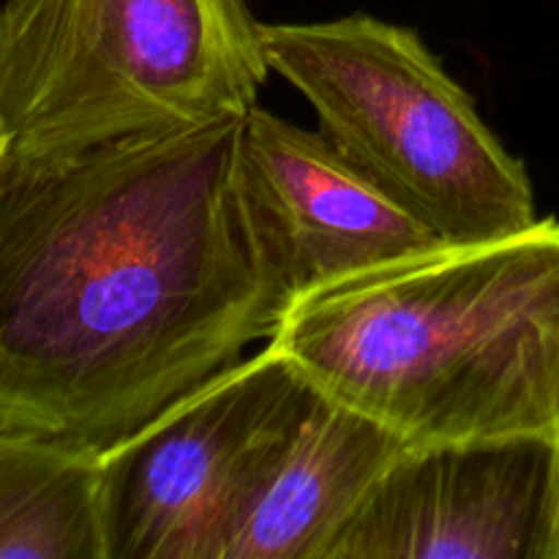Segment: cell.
Wrapping results in <instances>:
<instances>
[{
	"instance_id": "3",
	"label": "cell",
	"mask_w": 559,
	"mask_h": 559,
	"mask_svg": "<svg viewBox=\"0 0 559 559\" xmlns=\"http://www.w3.org/2000/svg\"><path fill=\"white\" fill-rule=\"evenodd\" d=\"M271 66L246 0H5L9 145L76 147L260 104Z\"/></svg>"
},
{
	"instance_id": "9",
	"label": "cell",
	"mask_w": 559,
	"mask_h": 559,
	"mask_svg": "<svg viewBox=\"0 0 559 559\" xmlns=\"http://www.w3.org/2000/svg\"><path fill=\"white\" fill-rule=\"evenodd\" d=\"M0 559H104L98 459L0 437Z\"/></svg>"
},
{
	"instance_id": "7",
	"label": "cell",
	"mask_w": 559,
	"mask_h": 559,
	"mask_svg": "<svg viewBox=\"0 0 559 559\" xmlns=\"http://www.w3.org/2000/svg\"><path fill=\"white\" fill-rule=\"evenodd\" d=\"M240 175L293 298L445 243L322 131L300 129L260 104L240 123Z\"/></svg>"
},
{
	"instance_id": "6",
	"label": "cell",
	"mask_w": 559,
	"mask_h": 559,
	"mask_svg": "<svg viewBox=\"0 0 559 559\" xmlns=\"http://www.w3.org/2000/svg\"><path fill=\"white\" fill-rule=\"evenodd\" d=\"M325 559H559V435L404 448Z\"/></svg>"
},
{
	"instance_id": "2",
	"label": "cell",
	"mask_w": 559,
	"mask_h": 559,
	"mask_svg": "<svg viewBox=\"0 0 559 559\" xmlns=\"http://www.w3.org/2000/svg\"><path fill=\"white\" fill-rule=\"evenodd\" d=\"M267 347L409 448L559 435V222L298 295Z\"/></svg>"
},
{
	"instance_id": "4",
	"label": "cell",
	"mask_w": 559,
	"mask_h": 559,
	"mask_svg": "<svg viewBox=\"0 0 559 559\" xmlns=\"http://www.w3.org/2000/svg\"><path fill=\"white\" fill-rule=\"evenodd\" d=\"M262 49L328 142L445 243L538 222L524 164L415 31L371 14L262 22Z\"/></svg>"
},
{
	"instance_id": "10",
	"label": "cell",
	"mask_w": 559,
	"mask_h": 559,
	"mask_svg": "<svg viewBox=\"0 0 559 559\" xmlns=\"http://www.w3.org/2000/svg\"><path fill=\"white\" fill-rule=\"evenodd\" d=\"M5 147H9V134H5L3 115H0V156H3V153H5Z\"/></svg>"
},
{
	"instance_id": "5",
	"label": "cell",
	"mask_w": 559,
	"mask_h": 559,
	"mask_svg": "<svg viewBox=\"0 0 559 559\" xmlns=\"http://www.w3.org/2000/svg\"><path fill=\"white\" fill-rule=\"evenodd\" d=\"M265 347L98 459L104 559H227L262 480L314 404Z\"/></svg>"
},
{
	"instance_id": "8",
	"label": "cell",
	"mask_w": 559,
	"mask_h": 559,
	"mask_svg": "<svg viewBox=\"0 0 559 559\" xmlns=\"http://www.w3.org/2000/svg\"><path fill=\"white\" fill-rule=\"evenodd\" d=\"M404 448L385 426L317 393L240 519L227 559H325Z\"/></svg>"
},
{
	"instance_id": "1",
	"label": "cell",
	"mask_w": 559,
	"mask_h": 559,
	"mask_svg": "<svg viewBox=\"0 0 559 559\" xmlns=\"http://www.w3.org/2000/svg\"><path fill=\"white\" fill-rule=\"evenodd\" d=\"M243 115L5 147L0 437L102 459L273 336L295 298L243 189Z\"/></svg>"
}]
</instances>
